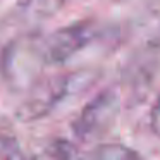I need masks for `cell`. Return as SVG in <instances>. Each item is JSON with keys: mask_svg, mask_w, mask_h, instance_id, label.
Returning a JSON list of instances; mask_svg holds the SVG:
<instances>
[{"mask_svg": "<svg viewBox=\"0 0 160 160\" xmlns=\"http://www.w3.org/2000/svg\"><path fill=\"white\" fill-rule=\"evenodd\" d=\"M45 66L43 36L35 33L21 35L12 40L2 59V72L14 91L31 90L40 81V74Z\"/></svg>", "mask_w": 160, "mask_h": 160, "instance_id": "obj_1", "label": "cell"}, {"mask_svg": "<svg viewBox=\"0 0 160 160\" xmlns=\"http://www.w3.org/2000/svg\"><path fill=\"white\" fill-rule=\"evenodd\" d=\"M91 76L88 72H72L55 76L47 81H38L31 88L29 98L18 108V119L21 121H36L48 115L59 103H62L71 95L79 93L88 86Z\"/></svg>", "mask_w": 160, "mask_h": 160, "instance_id": "obj_2", "label": "cell"}, {"mask_svg": "<svg viewBox=\"0 0 160 160\" xmlns=\"http://www.w3.org/2000/svg\"><path fill=\"white\" fill-rule=\"evenodd\" d=\"M121 108L119 93L114 88H107L98 93L79 114L74 122V132L79 139H95L112 128Z\"/></svg>", "mask_w": 160, "mask_h": 160, "instance_id": "obj_3", "label": "cell"}, {"mask_svg": "<svg viewBox=\"0 0 160 160\" xmlns=\"http://www.w3.org/2000/svg\"><path fill=\"white\" fill-rule=\"evenodd\" d=\"M95 38V26L88 21L69 24L43 38L47 66H60L86 48Z\"/></svg>", "mask_w": 160, "mask_h": 160, "instance_id": "obj_4", "label": "cell"}, {"mask_svg": "<svg viewBox=\"0 0 160 160\" xmlns=\"http://www.w3.org/2000/svg\"><path fill=\"white\" fill-rule=\"evenodd\" d=\"M66 0H18V11L26 21L42 22L53 18Z\"/></svg>", "mask_w": 160, "mask_h": 160, "instance_id": "obj_5", "label": "cell"}, {"mask_svg": "<svg viewBox=\"0 0 160 160\" xmlns=\"http://www.w3.org/2000/svg\"><path fill=\"white\" fill-rule=\"evenodd\" d=\"M74 158V146L67 139L53 138L40 145L31 157L24 160H72Z\"/></svg>", "mask_w": 160, "mask_h": 160, "instance_id": "obj_6", "label": "cell"}, {"mask_svg": "<svg viewBox=\"0 0 160 160\" xmlns=\"http://www.w3.org/2000/svg\"><path fill=\"white\" fill-rule=\"evenodd\" d=\"M83 160H141L138 152L121 143H103L93 148Z\"/></svg>", "mask_w": 160, "mask_h": 160, "instance_id": "obj_7", "label": "cell"}, {"mask_svg": "<svg viewBox=\"0 0 160 160\" xmlns=\"http://www.w3.org/2000/svg\"><path fill=\"white\" fill-rule=\"evenodd\" d=\"M0 160H24L14 136L0 134Z\"/></svg>", "mask_w": 160, "mask_h": 160, "instance_id": "obj_8", "label": "cell"}, {"mask_svg": "<svg viewBox=\"0 0 160 160\" xmlns=\"http://www.w3.org/2000/svg\"><path fill=\"white\" fill-rule=\"evenodd\" d=\"M150 126H152V131L160 138V97H158V100L155 102V105H153V108H152Z\"/></svg>", "mask_w": 160, "mask_h": 160, "instance_id": "obj_9", "label": "cell"}]
</instances>
